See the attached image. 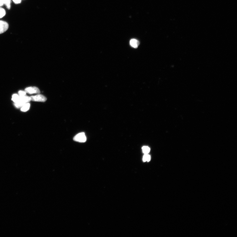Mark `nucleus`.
<instances>
[{
    "instance_id": "obj_1",
    "label": "nucleus",
    "mask_w": 237,
    "mask_h": 237,
    "mask_svg": "<svg viewBox=\"0 0 237 237\" xmlns=\"http://www.w3.org/2000/svg\"><path fill=\"white\" fill-rule=\"evenodd\" d=\"M73 140L80 143H84L87 140V138L84 132L80 133L73 137Z\"/></svg>"
},
{
    "instance_id": "obj_2",
    "label": "nucleus",
    "mask_w": 237,
    "mask_h": 237,
    "mask_svg": "<svg viewBox=\"0 0 237 237\" xmlns=\"http://www.w3.org/2000/svg\"><path fill=\"white\" fill-rule=\"evenodd\" d=\"M30 97L31 101H34L45 102L47 100L46 97L41 94H38L34 96H31Z\"/></svg>"
},
{
    "instance_id": "obj_3",
    "label": "nucleus",
    "mask_w": 237,
    "mask_h": 237,
    "mask_svg": "<svg viewBox=\"0 0 237 237\" xmlns=\"http://www.w3.org/2000/svg\"><path fill=\"white\" fill-rule=\"evenodd\" d=\"M25 91L26 93L30 95L37 94H39L40 91L38 88L36 87H30L26 88Z\"/></svg>"
},
{
    "instance_id": "obj_4",
    "label": "nucleus",
    "mask_w": 237,
    "mask_h": 237,
    "mask_svg": "<svg viewBox=\"0 0 237 237\" xmlns=\"http://www.w3.org/2000/svg\"><path fill=\"white\" fill-rule=\"evenodd\" d=\"M9 25L8 23L0 20V34H3L8 29Z\"/></svg>"
},
{
    "instance_id": "obj_5",
    "label": "nucleus",
    "mask_w": 237,
    "mask_h": 237,
    "mask_svg": "<svg viewBox=\"0 0 237 237\" xmlns=\"http://www.w3.org/2000/svg\"><path fill=\"white\" fill-rule=\"evenodd\" d=\"M31 101V98L30 97L25 96L20 97V100L19 101L23 103H29Z\"/></svg>"
},
{
    "instance_id": "obj_6",
    "label": "nucleus",
    "mask_w": 237,
    "mask_h": 237,
    "mask_svg": "<svg viewBox=\"0 0 237 237\" xmlns=\"http://www.w3.org/2000/svg\"><path fill=\"white\" fill-rule=\"evenodd\" d=\"M130 45L132 47L137 48L139 45V42L136 39H132L130 40Z\"/></svg>"
},
{
    "instance_id": "obj_7",
    "label": "nucleus",
    "mask_w": 237,
    "mask_h": 237,
    "mask_svg": "<svg viewBox=\"0 0 237 237\" xmlns=\"http://www.w3.org/2000/svg\"><path fill=\"white\" fill-rule=\"evenodd\" d=\"M30 107V104L29 103H25L21 108V110L23 112H26L29 110Z\"/></svg>"
},
{
    "instance_id": "obj_8",
    "label": "nucleus",
    "mask_w": 237,
    "mask_h": 237,
    "mask_svg": "<svg viewBox=\"0 0 237 237\" xmlns=\"http://www.w3.org/2000/svg\"><path fill=\"white\" fill-rule=\"evenodd\" d=\"M20 97L17 94H14L12 96V100L14 103H17L19 101Z\"/></svg>"
},
{
    "instance_id": "obj_9",
    "label": "nucleus",
    "mask_w": 237,
    "mask_h": 237,
    "mask_svg": "<svg viewBox=\"0 0 237 237\" xmlns=\"http://www.w3.org/2000/svg\"><path fill=\"white\" fill-rule=\"evenodd\" d=\"M11 0H4V4L5 5L7 8L10 9L11 8Z\"/></svg>"
},
{
    "instance_id": "obj_10",
    "label": "nucleus",
    "mask_w": 237,
    "mask_h": 237,
    "mask_svg": "<svg viewBox=\"0 0 237 237\" xmlns=\"http://www.w3.org/2000/svg\"><path fill=\"white\" fill-rule=\"evenodd\" d=\"M6 15V11L5 9L0 7V18H2Z\"/></svg>"
},
{
    "instance_id": "obj_11",
    "label": "nucleus",
    "mask_w": 237,
    "mask_h": 237,
    "mask_svg": "<svg viewBox=\"0 0 237 237\" xmlns=\"http://www.w3.org/2000/svg\"><path fill=\"white\" fill-rule=\"evenodd\" d=\"M143 160L144 162H149L151 160V156L148 154H145L143 156Z\"/></svg>"
},
{
    "instance_id": "obj_12",
    "label": "nucleus",
    "mask_w": 237,
    "mask_h": 237,
    "mask_svg": "<svg viewBox=\"0 0 237 237\" xmlns=\"http://www.w3.org/2000/svg\"><path fill=\"white\" fill-rule=\"evenodd\" d=\"M142 151L145 154H148L150 152V149L148 146H144L142 148Z\"/></svg>"
},
{
    "instance_id": "obj_13",
    "label": "nucleus",
    "mask_w": 237,
    "mask_h": 237,
    "mask_svg": "<svg viewBox=\"0 0 237 237\" xmlns=\"http://www.w3.org/2000/svg\"><path fill=\"white\" fill-rule=\"evenodd\" d=\"M25 104L18 101L17 103H14V105L16 108H21Z\"/></svg>"
},
{
    "instance_id": "obj_14",
    "label": "nucleus",
    "mask_w": 237,
    "mask_h": 237,
    "mask_svg": "<svg viewBox=\"0 0 237 237\" xmlns=\"http://www.w3.org/2000/svg\"><path fill=\"white\" fill-rule=\"evenodd\" d=\"M27 93L25 91L20 90L18 92V95L20 97H22L26 96Z\"/></svg>"
},
{
    "instance_id": "obj_15",
    "label": "nucleus",
    "mask_w": 237,
    "mask_h": 237,
    "mask_svg": "<svg viewBox=\"0 0 237 237\" xmlns=\"http://www.w3.org/2000/svg\"><path fill=\"white\" fill-rule=\"evenodd\" d=\"M14 3L16 4L20 3L22 1V0H12Z\"/></svg>"
},
{
    "instance_id": "obj_16",
    "label": "nucleus",
    "mask_w": 237,
    "mask_h": 237,
    "mask_svg": "<svg viewBox=\"0 0 237 237\" xmlns=\"http://www.w3.org/2000/svg\"><path fill=\"white\" fill-rule=\"evenodd\" d=\"M4 5L3 0H0V7L3 6Z\"/></svg>"
}]
</instances>
